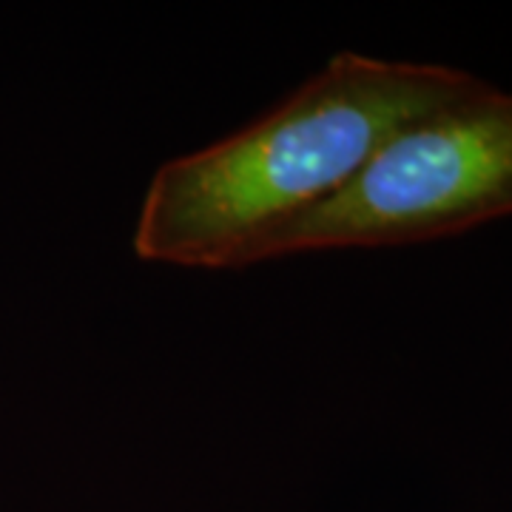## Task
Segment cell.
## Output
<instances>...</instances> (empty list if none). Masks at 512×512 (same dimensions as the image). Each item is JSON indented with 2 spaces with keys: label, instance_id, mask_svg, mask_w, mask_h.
I'll use <instances>...</instances> for the list:
<instances>
[{
  "label": "cell",
  "instance_id": "cell-2",
  "mask_svg": "<svg viewBox=\"0 0 512 512\" xmlns=\"http://www.w3.org/2000/svg\"><path fill=\"white\" fill-rule=\"evenodd\" d=\"M512 217V92L484 80L390 137L339 194L262 242L256 262L402 248Z\"/></svg>",
  "mask_w": 512,
  "mask_h": 512
},
{
  "label": "cell",
  "instance_id": "cell-1",
  "mask_svg": "<svg viewBox=\"0 0 512 512\" xmlns=\"http://www.w3.org/2000/svg\"><path fill=\"white\" fill-rule=\"evenodd\" d=\"M481 83L441 63L339 52L248 126L160 165L131 251L148 265L248 268L265 239L339 194L390 137Z\"/></svg>",
  "mask_w": 512,
  "mask_h": 512
}]
</instances>
